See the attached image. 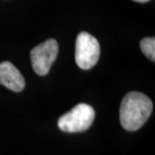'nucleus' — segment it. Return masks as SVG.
Segmentation results:
<instances>
[{"mask_svg":"<svg viewBox=\"0 0 155 155\" xmlns=\"http://www.w3.org/2000/svg\"><path fill=\"white\" fill-rule=\"evenodd\" d=\"M153 111V103L147 96L138 91L128 92L120 107V122L127 131H135L142 127Z\"/></svg>","mask_w":155,"mask_h":155,"instance_id":"1","label":"nucleus"},{"mask_svg":"<svg viewBox=\"0 0 155 155\" xmlns=\"http://www.w3.org/2000/svg\"><path fill=\"white\" fill-rule=\"evenodd\" d=\"M95 118L94 109L86 104H79L60 117L59 128L67 133H79L91 127Z\"/></svg>","mask_w":155,"mask_h":155,"instance_id":"2","label":"nucleus"},{"mask_svg":"<svg viewBox=\"0 0 155 155\" xmlns=\"http://www.w3.org/2000/svg\"><path fill=\"white\" fill-rule=\"evenodd\" d=\"M100 56L98 41L87 32L78 34L75 45V61L78 67L88 70L97 63Z\"/></svg>","mask_w":155,"mask_h":155,"instance_id":"3","label":"nucleus"},{"mask_svg":"<svg viewBox=\"0 0 155 155\" xmlns=\"http://www.w3.org/2000/svg\"><path fill=\"white\" fill-rule=\"evenodd\" d=\"M58 51V42L54 39H48L34 48L30 52V60L35 72L40 76L48 74L52 64L56 60Z\"/></svg>","mask_w":155,"mask_h":155,"instance_id":"4","label":"nucleus"},{"mask_svg":"<svg viewBox=\"0 0 155 155\" xmlns=\"http://www.w3.org/2000/svg\"><path fill=\"white\" fill-rule=\"evenodd\" d=\"M0 84L12 91L20 92L25 87V79L12 63L4 61L0 63Z\"/></svg>","mask_w":155,"mask_h":155,"instance_id":"5","label":"nucleus"},{"mask_svg":"<svg viewBox=\"0 0 155 155\" xmlns=\"http://www.w3.org/2000/svg\"><path fill=\"white\" fill-rule=\"evenodd\" d=\"M140 49L145 55L152 61H155V39L153 37L144 38L140 41Z\"/></svg>","mask_w":155,"mask_h":155,"instance_id":"6","label":"nucleus"},{"mask_svg":"<svg viewBox=\"0 0 155 155\" xmlns=\"http://www.w3.org/2000/svg\"><path fill=\"white\" fill-rule=\"evenodd\" d=\"M135 2H138V3H146V2H148L149 0H134Z\"/></svg>","mask_w":155,"mask_h":155,"instance_id":"7","label":"nucleus"}]
</instances>
